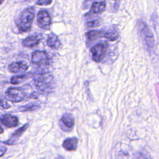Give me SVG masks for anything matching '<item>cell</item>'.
I'll return each instance as SVG.
<instances>
[{"instance_id":"5","label":"cell","mask_w":159,"mask_h":159,"mask_svg":"<svg viewBox=\"0 0 159 159\" xmlns=\"http://www.w3.org/2000/svg\"><path fill=\"white\" fill-rule=\"evenodd\" d=\"M6 98L14 102H19L25 99V94L24 91L20 88H9L6 91Z\"/></svg>"},{"instance_id":"25","label":"cell","mask_w":159,"mask_h":159,"mask_svg":"<svg viewBox=\"0 0 159 159\" xmlns=\"http://www.w3.org/2000/svg\"><path fill=\"white\" fill-rule=\"evenodd\" d=\"M91 1V0H86V1Z\"/></svg>"},{"instance_id":"23","label":"cell","mask_w":159,"mask_h":159,"mask_svg":"<svg viewBox=\"0 0 159 159\" xmlns=\"http://www.w3.org/2000/svg\"><path fill=\"white\" fill-rule=\"evenodd\" d=\"M6 148L4 146H1V156L2 157L3 155V154L6 152Z\"/></svg>"},{"instance_id":"8","label":"cell","mask_w":159,"mask_h":159,"mask_svg":"<svg viewBox=\"0 0 159 159\" xmlns=\"http://www.w3.org/2000/svg\"><path fill=\"white\" fill-rule=\"evenodd\" d=\"M1 123L7 127H14L18 125V118L10 114H3L1 117Z\"/></svg>"},{"instance_id":"9","label":"cell","mask_w":159,"mask_h":159,"mask_svg":"<svg viewBox=\"0 0 159 159\" xmlns=\"http://www.w3.org/2000/svg\"><path fill=\"white\" fill-rule=\"evenodd\" d=\"M105 31L103 30H90L85 34L86 42L87 45L90 44L94 40H96L98 39L104 37V38Z\"/></svg>"},{"instance_id":"27","label":"cell","mask_w":159,"mask_h":159,"mask_svg":"<svg viewBox=\"0 0 159 159\" xmlns=\"http://www.w3.org/2000/svg\"><path fill=\"white\" fill-rule=\"evenodd\" d=\"M25 1H28V0H25Z\"/></svg>"},{"instance_id":"3","label":"cell","mask_w":159,"mask_h":159,"mask_svg":"<svg viewBox=\"0 0 159 159\" xmlns=\"http://www.w3.org/2000/svg\"><path fill=\"white\" fill-rule=\"evenodd\" d=\"M35 16L34 9L28 7L24 10L20 14L16 25L20 32H25L31 29Z\"/></svg>"},{"instance_id":"2","label":"cell","mask_w":159,"mask_h":159,"mask_svg":"<svg viewBox=\"0 0 159 159\" xmlns=\"http://www.w3.org/2000/svg\"><path fill=\"white\" fill-rule=\"evenodd\" d=\"M34 84L37 88L42 92H50L54 88L53 76L48 72L34 74Z\"/></svg>"},{"instance_id":"19","label":"cell","mask_w":159,"mask_h":159,"mask_svg":"<svg viewBox=\"0 0 159 159\" xmlns=\"http://www.w3.org/2000/svg\"><path fill=\"white\" fill-rule=\"evenodd\" d=\"M39 108V106L36 104H28L25 106H22L19 107L18 110L22 112L24 111H33Z\"/></svg>"},{"instance_id":"7","label":"cell","mask_w":159,"mask_h":159,"mask_svg":"<svg viewBox=\"0 0 159 159\" xmlns=\"http://www.w3.org/2000/svg\"><path fill=\"white\" fill-rule=\"evenodd\" d=\"M37 22L39 27L41 29H47L52 23L51 17L48 12L46 10H41L38 12Z\"/></svg>"},{"instance_id":"21","label":"cell","mask_w":159,"mask_h":159,"mask_svg":"<svg viewBox=\"0 0 159 159\" xmlns=\"http://www.w3.org/2000/svg\"><path fill=\"white\" fill-rule=\"evenodd\" d=\"M53 0H38L36 4L42 6V5H49L52 2Z\"/></svg>"},{"instance_id":"6","label":"cell","mask_w":159,"mask_h":159,"mask_svg":"<svg viewBox=\"0 0 159 159\" xmlns=\"http://www.w3.org/2000/svg\"><path fill=\"white\" fill-rule=\"evenodd\" d=\"M31 61L38 66H45L50 64V57L46 52L36 50L32 54Z\"/></svg>"},{"instance_id":"24","label":"cell","mask_w":159,"mask_h":159,"mask_svg":"<svg viewBox=\"0 0 159 159\" xmlns=\"http://www.w3.org/2000/svg\"><path fill=\"white\" fill-rule=\"evenodd\" d=\"M56 159H64V158L63 157H58V158H57Z\"/></svg>"},{"instance_id":"13","label":"cell","mask_w":159,"mask_h":159,"mask_svg":"<svg viewBox=\"0 0 159 159\" xmlns=\"http://www.w3.org/2000/svg\"><path fill=\"white\" fill-rule=\"evenodd\" d=\"M106 6V2L105 1H102L101 2H94L91 6L90 12L86 15L91 14H101L102 12L104 11Z\"/></svg>"},{"instance_id":"14","label":"cell","mask_w":159,"mask_h":159,"mask_svg":"<svg viewBox=\"0 0 159 159\" xmlns=\"http://www.w3.org/2000/svg\"><path fill=\"white\" fill-rule=\"evenodd\" d=\"M47 45L53 49H57L60 47L61 43L58 37L54 34L51 33L48 35L47 40Z\"/></svg>"},{"instance_id":"16","label":"cell","mask_w":159,"mask_h":159,"mask_svg":"<svg viewBox=\"0 0 159 159\" xmlns=\"http://www.w3.org/2000/svg\"><path fill=\"white\" fill-rule=\"evenodd\" d=\"M40 42V39L38 36L32 35L26 37L23 40L22 43L24 46L27 47H33L37 45Z\"/></svg>"},{"instance_id":"1","label":"cell","mask_w":159,"mask_h":159,"mask_svg":"<svg viewBox=\"0 0 159 159\" xmlns=\"http://www.w3.org/2000/svg\"><path fill=\"white\" fill-rule=\"evenodd\" d=\"M137 25L139 34L144 47L148 51L151 52L155 46V38L152 32L143 20H139Z\"/></svg>"},{"instance_id":"10","label":"cell","mask_w":159,"mask_h":159,"mask_svg":"<svg viewBox=\"0 0 159 159\" xmlns=\"http://www.w3.org/2000/svg\"><path fill=\"white\" fill-rule=\"evenodd\" d=\"M29 66L25 63L19 61L12 62L8 66V70L11 73H19L24 72L28 69Z\"/></svg>"},{"instance_id":"26","label":"cell","mask_w":159,"mask_h":159,"mask_svg":"<svg viewBox=\"0 0 159 159\" xmlns=\"http://www.w3.org/2000/svg\"><path fill=\"white\" fill-rule=\"evenodd\" d=\"M4 1V0H1V3L2 2V1Z\"/></svg>"},{"instance_id":"15","label":"cell","mask_w":159,"mask_h":159,"mask_svg":"<svg viewBox=\"0 0 159 159\" xmlns=\"http://www.w3.org/2000/svg\"><path fill=\"white\" fill-rule=\"evenodd\" d=\"M78 145V139L76 137L68 138L63 142V148L68 151H73L76 150Z\"/></svg>"},{"instance_id":"12","label":"cell","mask_w":159,"mask_h":159,"mask_svg":"<svg viewBox=\"0 0 159 159\" xmlns=\"http://www.w3.org/2000/svg\"><path fill=\"white\" fill-rule=\"evenodd\" d=\"M28 126H29V124H26L24 125L22 127H21L20 128L18 129L12 135L11 138L7 141L4 142V143L6 144H7V145H12L13 143H14L19 139L20 136L22 134V133L25 131V130L27 129Z\"/></svg>"},{"instance_id":"4","label":"cell","mask_w":159,"mask_h":159,"mask_svg":"<svg viewBox=\"0 0 159 159\" xmlns=\"http://www.w3.org/2000/svg\"><path fill=\"white\" fill-rule=\"evenodd\" d=\"M108 48L107 42L98 43L91 48L93 60L97 63L101 62L104 58Z\"/></svg>"},{"instance_id":"17","label":"cell","mask_w":159,"mask_h":159,"mask_svg":"<svg viewBox=\"0 0 159 159\" xmlns=\"http://www.w3.org/2000/svg\"><path fill=\"white\" fill-rule=\"evenodd\" d=\"M33 76H34V74H32V73H27L21 75L16 76L12 77L11 79V83L12 84H18L27 80L29 78Z\"/></svg>"},{"instance_id":"20","label":"cell","mask_w":159,"mask_h":159,"mask_svg":"<svg viewBox=\"0 0 159 159\" xmlns=\"http://www.w3.org/2000/svg\"><path fill=\"white\" fill-rule=\"evenodd\" d=\"M101 24V21L99 19H96V20H93L91 21H89L85 24V26L88 29H91V28H94V27H98L100 26Z\"/></svg>"},{"instance_id":"11","label":"cell","mask_w":159,"mask_h":159,"mask_svg":"<svg viewBox=\"0 0 159 159\" xmlns=\"http://www.w3.org/2000/svg\"><path fill=\"white\" fill-rule=\"evenodd\" d=\"M60 122L61 125H63L65 128H66L67 130L72 129L75 125L74 118L69 113H65L62 116L60 119Z\"/></svg>"},{"instance_id":"22","label":"cell","mask_w":159,"mask_h":159,"mask_svg":"<svg viewBox=\"0 0 159 159\" xmlns=\"http://www.w3.org/2000/svg\"><path fill=\"white\" fill-rule=\"evenodd\" d=\"M1 107L2 109H8L11 107V106L5 100H3V99L1 98Z\"/></svg>"},{"instance_id":"18","label":"cell","mask_w":159,"mask_h":159,"mask_svg":"<svg viewBox=\"0 0 159 159\" xmlns=\"http://www.w3.org/2000/svg\"><path fill=\"white\" fill-rule=\"evenodd\" d=\"M119 34L117 30H112L111 31H105L104 38L111 41H115L118 39Z\"/></svg>"}]
</instances>
